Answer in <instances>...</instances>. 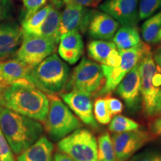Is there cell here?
I'll return each mask as SVG.
<instances>
[{"label":"cell","mask_w":161,"mask_h":161,"mask_svg":"<svg viewBox=\"0 0 161 161\" xmlns=\"http://www.w3.org/2000/svg\"><path fill=\"white\" fill-rule=\"evenodd\" d=\"M0 161H2V160H1V158H0Z\"/></svg>","instance_id":"42"},{"label":"cell","mask_w":161,"mask_h":161,"mask_svg":"<svg viewBox=\"0 0 161 161\" xmlns=\"http://www.w3.org/2000/svg\"><path fill=\"white\" fill-rule=\"evenodd\" d=\"M119 29V23L103 11H92L88 25V35L92 39L108 40L113 39Z\"/></svg>","instance_id":"16"},{"label":"cell","mask_w":161,"mask_h":161,"mask_svg":"<svg viewBox=\"0 0 161 161\" xmlns=\"http://www.w3.org/2000/svg\"><path fill=\"white\" fill-rule=\"evenodd\" d=\"M154 161H161V154L157 153L155 158H154Z\"/></svg>","instance_id":"39"},{"label":"cell","mask_w":161,"mask_h":161,"mask_svg":"<svg viewBox=\"0 0 161 161\" xmlns=\"http://www.w3.org/2000/svg\"><path fill=\"white\" fill-rule=\"evenodd\" d=\"M54 146L46 136H42L18 156L17 161H53Z\"/></svg>","instance_id":"19"},{"label":"cell","mask_w":161,"mask_h":161,"mask_svg":"<svg viewBox=\"0 0 161 161\" xmlns=\"http://www.w3.org/2000/svg\"><path fill=\"white\" fill-rule=\"evenodd\" d=\"M49 110L44 121V128L52 140L59 141L78 128L80 123L77 116L55 94H47Z\"/></svg>","instance_id":"4"},{"label":"cell","mask_w":161,"mask_h":161,"mask_svg":"<svg viewBox=\"0 0 161 161\" xmlns=\"http://www.w3.org/2000/svg\"><path fill=\"white\" fill-rule=\"evenodd\" d=\"M140 75L141 105L148 117L160 115L161 87H157L152 78L158 70L152 52H148L139 62Z\"/></svg>","instance_id":"6"},{"label":"cell","mask_w":161,"mask_h":161,"mask_svg":"<svg viewBox=\"0 0 161 161\" xmlns=\"http://www.w3.org/2000/svg\"><path fill=\"white\" fill-rule=\"evenodd\" d=\"M0 129L16 154L35 143L43 132L40 122L3 106H0Z\"/></svg>","instance_id":"2"},{"label":"cell","mask_w":161,"mask_h":161,"mask_svg":"<svg viewBox=\"0 0 161 161\" xmlns=\"http://www.w3.org/2000/svg\"><path fill=\"white\" fill-rule=\"evenodd\" d=\"M118 51L121 57L119 65L116 67L101 65L105 80L103 87L98 93L99 96L109 95L114 91L125 76L140 62L147 52L151 51V48L148 44L141 41L137 46L131 49Z\"/></svg>","instance_id":"5"},{"label":"cell","mask_w":161,"mask_h":161,"mask_svg":"<svg viewBox=\"0 0 161 161\" xmlns=\"http://www.w3.org/2000/svg\"><path fill=\"white\" fill-rule=\"evenodd\" d=\"M31 71L32 68L17 58L0 62V86L5 88L16 84L36 86Z\"/></svg>","instance_id":"14"},{"label":"cell","mask_w":161,"mask_h":161,"mask_svg":"<svg viewBox=\"0 0 161 161\" xmlns=\"http://www.w3.org/2000/svg\"><path fill=\"white\" fill-rule=\"evenodd\" d=\"M13 4L11 0H0V22L11 17Z\"/></svg>","instance_id":"32"},{"label":"cell","mask_w":161,"mask_h":161,"mask_svg":"<svg viewBox=\"0 0 161 161\" xmlns=\"http://www.w3.org/2000/svg\"><path fill=\"white\" fill-rule=\"evenodd\" d=\"M157 153L158 152L153 151H146L139 154L134 155L128 161H154Z\"/></svg>","instance_id":"33"},{"label":"cell","mask_w":161,"mask_h":161,"mask_svg":"<svg viewBox=\"0 0 161 161\" xmlns=\"http://www.w3.org/2000/svg\"><path fill=\"white\" fill-rule=\"evenodd\" d=\"M152 138V134L142 129L114 134L111 139L116 161H128Z\"/></svg>","instance_id":"10"},{"label":"cell","mask_w":161,"mask_h":161,"mask_svg":"<svg viewBox=\"0 0 161 161\" xmlns=\"http://www.w3.org/2000/svg\"><path fill=\"white\" fill-rule=\"evenodd\" d=\"M150 128L152 134L161 136V117L157 118L153 121L150 125Z\"/></svg>","instance_id":"35"},{"label":"cell","mask_w":161,"mask_h":161,"mask_svg":"<svg viewBox=\"0 0 161 161\" xmlns=\"http://www.w3.org/2000/svg\"><path fill=\"white\" fill-rule=\"evenodd\" d=\"M99 9L122 25H136L139 21V0H104Z\"/></svg>","instance_id":"13"},{"label":"cell","mask_w":161,"mask_h":161,"mask_svg":"<svg viewBox=\"0 0 161 161\" xmlns=\"http://www.w3.org/2000/svg\"><path fill=\"white\" fill-rule=\"evenodd\" d=\"M23 3L24 8L23 21H24L44 7L47 0H23Z\"/></svg>","instance_id":"29"},{"label":"cell","mask_w":161,"mask_h":161,"mask_svg":"<svg viewBox=\"0 0 161 161\" xmlns=\"http://www.w3.org/2000/svg\"><path fill=\"white\" fill-rule=\"evenodd\" d=\"M2 89H3V88H2V87H1V86H0V91H1V90H2Z\"/></svg>","instance_id":"41"},{"label":"cell","mask_w":161,"mask_h":161,"mask_svg":"<svg viewBox=\"0 0 161 161\" xmlns=\"http://www.w3.org/2000/svg\"><path fill=\"white\" fill-rule=\"evenodd\" d=\"M53 161H75L73 159H72L70 157L67 156L66 154L61 152H56L54 154Z\"/></svg>","instance_id":"37"},{"label":"cell","mask_w":161,"mask_h":161,"mask_svg":"<svg viewBox=\"0 0 161 161\" xmlns=\"http://www.w3.org/2000/svg\"><path fill=\"white\" fill-rule=\"evenodd\" d=\"M102 1V0H96V5H97V4H98L100 3V2Z\"/></svg>","instance_id":"40"},{"label":"cell","mask_w":161,"mask_h":161,"mask_svg":"<svg viewBox=\"0 0 161 161\" xmlns=\"http://www.w3.org/2000/svg\"><path fill=\"white\" fill-rule=\"evenodd\" d=\"M62 3L60 0H52L51 9L35 35L50 38L58 43L60 41L59 28L61 16L60 8Z\"/></svg>","instance_id":"20"},{"label":"cell","mask_w":161,"mask_h":161,"mask_svg":"<svg viewBox=\"0 0 161 161\" xmlns=\"http://www.w3.org/2000/svg\"><path fill=\"white\" fill-rule=\"evenodd\" d=\"M60 96L78 119L92 128L96 129L98 128V124L93 114V103L91 96L75 90L61 93Z\"/></svg>","instance_id":"12"},{"label":"cell","mask_w":161,"mask_h":161,"mask_svg":"<svg viewBox=\"0 0 161 161\" xmlns=\"http://www.w3.org/2000/svg\"><path fill=\"white\" fill-rule=\"evenodd\" d=\"M22 36L21 28L16 22L7 21L0 24V58L17 49Z\"/></svg>","instance_id":"18"},{"label":"cell","mask_w":161,"mask_h":161,"mask_svg":"<svg viewBox=\"0 0 161 161\" xmlns=\"http://www.w3.org/2000/svg\"><path fill=\"white\" fill-rule=\"evenodd\" d=\"M58 149L75 161H98L97 140L86 128H78L58 141Z\"/></svg>","instance_id":"8"},{"label":"cell","mask_w":161,"mask_h":161,"mask_svg":"<svg viewBox=\"0 0 161 161\" xmlns=\"http://www.w3.org/2000/svg\"><path fill=\"white\" fill-rule=\"evenodd\" d=\"M161 29V9L151 16L142 25V37L147 44L156 43L157 37Z\"/></svg>","instance_id":"23"},{"label":"cell","mask_w":161,"mask_h":161,"mask_svg":"<svg viewBox=\"0 0 161 161\" xmlns=\"http://www.w3.org/2000/svg\"><path fill=\"white\" fill-rule=\"evenodd\" d=\"M116 90L128 109L132 111L138 109V107L141 104L139 63L121 80Z\"/></svg>","instance_id":"15"},{"label":"cell","mask_w":161,"mask_h":161,"mask_svg":"<svg viewBox=\"0 0 161 161\" xmlns=\"http://www.w3.org/2000/svg\"><path fill=\"white\" fill-rule=\"evenodd\" d=\"M93 114L96 122L101 125H108L112 119V116L108 111L106 104V98L99 96L93 104Z\"/></svg>","instance_id":"27"},{"label":"cell","mask_w":161,"mask_h":161,"mask_svg":"<svg viewBox=\"0 0 161 161\" xmlns=\"http://www.w3.org/2000/svg\"><path fill=\"white\" fill-rule=\"evenodd\" d=\"M84 53V42L77 31L66 33L60 38L58 54L64 61L73 65L77 63Z\"/></svg>","instance_id":"17"},{"label":"cell","mask_w":161,"mask_h":161,"mask_svg":"<svg viewBox=\"0 0 161 161\" xmlns=\"http://www.w3.org/2000/svg\"><path fill=\"white\" fill-rule=\"evenodd\" d=\"M139 128L137 122L122 115L115 116L109 123V130L114 134L137 130Z\"/></svg>","instance_id":"26"},{"label":"cell","mask_w":161,"mask_h":161,"mask_svg":"<svg viewBox=\"0 0 161 161\" xmlns=\"http://www.w3.org/2000/svg\"><path fill=\"white\" fill-rule=\"evenodd\" d=\"M161 9V0H139V20L148 19Z\"/></svg>","instance_id":"28"},{"label":"cell","mask_w":161,"mask_h":161,"mask_svg":"<svg viewBox=\"0 0 161 161\" xmlns=\"http://www.w3.org/2000/svg\"><path fill=\"white\" fill-rule=\"evenodd\" d=\"M0 158L2 161H15L13 152L1 129H0Z\"/></svg>","instance_id":"30"},{"label":"cell","mask_w":161,"mask_h":161,"mask_svg":"<svg viewBox=\"0 0 161 161\" xmlns=\"http://www.w3.org/2000/svg\"><path fill=\"white\" fill-rule=\"evenodd\" d=\"M23 42L17 50V58L31 68L35 67L54 53L57 43L50 38L38 35H23Z\"/></svg>","instance_id":"9"},{"label":"cell","mask_w":161,"mask_h":161,"mask_svg":"<svg viewBox=\"0 0 161 161\" xmlns=\"http://www.w3.org/2000/svg\"><path fill=\"white\" fill-rule=\"evenodd\" d=\"M117 49L113 42L103 40H94L87 45L88 56L101 65H106L110 55L114 50Z\"/></svg>","instance_id":"22"},{"label":"cell","mask_w":161,"mask_h":161,"mask_svg":"<svg viewBox=\"0 0 161 161\" xmlns=\"http://www.w3.org/2000/svg\"><path fill=\"white\" fill-rule=\"evenodd\" d=\"M31 74L38 89L46 94H55L66 87L69 68L57 54L53 53L32 68Z\"/></svg>","instance_id":"3"},{"label":"cell","mask_w":161,"mask_h":161,"mask_svg":"<svg viewBox=\"0 0 161 161\" xmlns=\"http://www.w3.org/2000/svg\"><path fill=\"white\" fill-rule=\"evenodd\" d=\"M160 115H161V112H160Z\"/></svg>","instance_id":"43"},{"label":"cell","mask_w":161,"mask_h":161,"mask_svg":"<svg viewBox=\"0 0 161 161\" xmlns=\"http://www.w3.org/2000/svg\"><path fill=\"white\" fill-rule=\"evenodd\" d=\"M98 160L116 161L115 152L109 133L102 134L98 138Z\"/></svg>","instance_id":"25"},{"label":"cell","mask_w":161,"mask_h":161,"mask_svg":"<svg viewBox=\"0 0 161 161\" xmlns=\"http://www.w3.org/2000/svg\"><path fill=\"white\" fill-rule=\"evenodd\" d=\"M102 66L84 57L72 70L66 84V90L78 91L90 96L98 94L104 84Z\"/></svg>","instance_id":"7"},{"label":"cell","mask_w":161,"mask_h":161,"mask_svg":"<svg viewBox=\"0 0 161 161\" xmlns=\"http://www.w3.org/2000/svg\"><path fill=\"white\" fill-rule=\"evenodd\" d=\"M0 106L38 122H44L49 110L47 94L31 84H16L0 91Z\"/></svg>","instance_id":"1"},{"label":"cell","mask_w":161,"mask_h":161,"mask_svg":"<svg viewBox=\"0 0 161 161\" xmlns=\"http://www.w3.org/2000/svg\"><path fill=\"white\" fill-rule=\"evenodd\" d=\"M106 104L108 111L111 116H116L123 110V104L118 98L112 97L109 95L105 96Z\"/></svg>","instance_id":"31"},{"label":"cell","mask_w":161,"mask_h":161,"mask_svg":"<svg viewBox=\"0 0 161 161\" xmlns=\"http://www.w3.org/2000/svg\"><path fill=\"white\" fill-rule=\"evenodd\" d=\"M140 42L141 37L136 25H122L113 37V43L118 50L131 49Z\"/></svg>","instance_id":"21"},{"label":"cell","mask_w":161,"mask_h":161,"mask_svg":"<svg viewBox=\"0 0 161 161\" xmlns=\"http://www.w3.org/2000/svg\"><path fill=\"white\" fill-rule=\"evenodd\" d=\"M161 43V29L159 31L158 37H157V40H156V43Z\"/></svg>","instance_id":"38"},{"label":"cell","mask_w":161,"mask_h":161,"mask_svg":"<svg viewBox=\"0 0 161 161\" xmlns=\"http://www.w3.org/2000/svg\"><path fill=\"white\" fill-rule=\"evenodd\" d=\"M62 3L68 5H75L82 6V7H90V6H96V0H60Z\"/></svg>","instance_id":"34"},{"label":"cell","mask_w":161,"mask_h":161,"mask_svg":"<svg viewBox=\"0 0 161 161\" xmlns=\"http://www.w3.org/2000/svg\"><path fill=\"white\" fill-rule=\"evenodd\" d=\"M152 55L153 59H154V61L156 64L157 67H158L159 71L161 72V47L156 49L154 54H152Z\"/></svg>","instance_id":"36"},{"label":"cell","mask_w":161,"mask_h":161,"mask_svg":"<svg viewBox=\"0 0 161 161\" xmlns=\"http://www.w3.org/2000/svg\"><path fill=\"white\" fill-rule=\"evenodd\" d=\"M51 3L46 5L31 16L29 19L23 21L21 28L23 35H35L45 20L46 16L51 9Z\"/></svg>","instance_id":"24"},{"label":"cell","mask_w":161,"mask_h":161,"mask_svg":"<svg viewBox=\"0 0 161 161\" xmlns=\"http://www.w3.org/2000/svg\"><path fill=\"white\" fill-rule=\"evenodd\" d=\"M92 10L82 6L66 5L61 12L59 28V37L69 32L77 31L84 33L87 31Z\"/></svg>","instance_id":"11"}]
</instances>
